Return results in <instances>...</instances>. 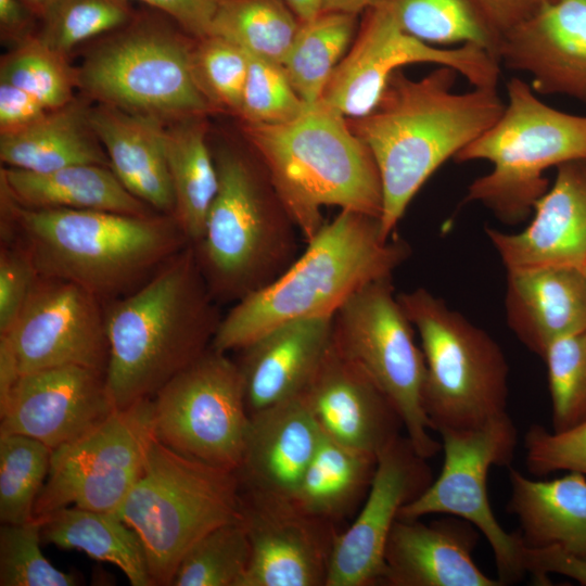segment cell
Wrapping results in <instances>:
<instances>
[{
    "instance_id": "b9f144b4",
    "label": "cell",
    "mask_w": 586,
    "mask_h": 586,
    "mask_svg": "<svg viewBox=\"0 0 586 586\" xmlns=\"http://www.w3.org/2000/svg\"><path fill=\"white\" fill-rule=\"evenodd\" d=\"M195 80L215 111L239 114L249 68V53L234 42L211 35L192 49Z\"/></svg>"
},
{
    "instance_id": "52a82bcc",
    "label": "cell",
    "mask_w": 586,
    "mask_h": 586,
    "mask_svg": "<svg viewBox=\"0 0 586 586\" xmlns=\"http://www.w3.org/2000/svg\"><path fill=\"white\" fill-rule=\"evenodd\" d=\"M507 94L499 118L454 160H484L493 165L470 183L464 202L481 203L501 221L514 225L533 213L549 189L546 169L586 161V116L545 104L517 77L508 81Z\"/></svg>"
},
{
    "instance_id": "5bb4252c",
    "label": "cell",
    "mask_w": 586,
    "mask_h": 586,
    "mask_svg": "<svg viewBox=\"0 0 586 586\" xmlns=\"http://www.w3.org/2000/svg\"><path fill=\"white\" fill-rule=\"evenodd\" d=\"M154 438L153 398H145L115 409L85 435L53 449L34 519L67 506L116 512Z\"/></svg>"
},
{
    "instance_id": "f35d334b",
    "label": "cell",
    "mask_w": 586,
    "mask_h": 586,
    "mask_svg": "<svg viewBox=\"0 0 586 586\" xmlns=\"http://www.w3.org/2000/svg\"><path fill=\"white\" fill-rule=\"evenodd\" d=\"M66 58L34 36L2 56L0 81L22 88L47 109L56 110L75 99L77 88V69Z\"/></svg>"
},
{
    "instance_id": "f1b7e54d",
    "label": "cell",
    "mask_w": 586,
    "mask_h": 586,
    "mask_svg": "<svg viewBox=\"0 0 586 586\" xmlns=\"http://www.w3.org/2000/svg\"><path fill=\"white\" fill-rule=\"evenodd\" d=\"M509 482L508 511L519 520L524 545L586 559V475L569 471L544 481L509 468Z\"/></svg>"
},
{
    "instance_id": "4dcf8cb0",
    "label": "cell",
    "mask_w": 586,
    "mask_h": 586,
    "mask_svg": "<svg viewBox=\"0 0 586 586\" xmlns=\"http://www.w3.org/2000/svg\"><path fill=\"white\" fill-rule=\"evenodd\" d=\"M37 520L43 543L84 551L95 560L109 562L132 586L153 585L139 535L116 512L67 506Z\"/></svg>"
},
{
    "instance_id": "9a60e30c",
    "label": "cell",
    "mask_w": 586,
    "mask_h": 586,
    "mask_svg": "<svg viewBox=\"0 0 586 586\" xmlns=\"http://www.w3.org/2000/svg\"><path fill=\"white\" fill-rule=\"evenodd\" d=\"M415 63L451 67L476 88H496L500 73L499 61L485 49L471 43L435 48L405 33L386 11L370 7L321 100L346 118H360L374 110L390 77Z\"/></svg>"
},
{
    "instance_id": "f546056e",
    "label": "cell",
    "mask_w": 586,
    "mask_h": 586,
    "mask_svg": "<svg viewBox=\"0 0 586 586\" xmlns=\"http://www.w3.org/2000/svg\"><path fill=\"white\" fill-rule=\"evenodd\" d=\"M5 167L47 173L73 165L110 167L107 154L89 122V106L74 99L27 128L0 135Z\"/></svg>"
},
{
    "instance_id": "d6a6232c",
    "label": "cell",
    "mask_w": 586,
    "mask_h": 586,
    "mask_svg": "<svg viewBox=\"0 0 586 586\" xmlns=\"http://www.w3.org/2000/svg\"><path fill=\"white\" fill-rule=\"evenodd\" d=\"M377 459L322 434L291 500L304 513L337 525L366 498Z\"/></svg>"
},
{
    "instance_id": "603a6c76",
    "label": "cell",
    "mask_w": 586,
    "mask_h": 586,
    "mask_svg": "<svg viewBox=\"0 0 586 586\" xmlns=\"http://www.w3.org/2000/svg\"><path fill=\"white\" fill-rule=\"evenodd\" d=\"M479 534L473 524L454 515L430 523L398 518L385 547L382 585L504 586L472 558Z\"/></svg>"
},
{
    "instance_id": "484cf974",
    "label": "cell",
    "mask_w": 586,
    "mask_h": 586,
    "mask_svg": "<svg viewBox=\"0 0 586 586\" xmlns=\"http://www.w3.org/2000/svg\"><path fill=\"white\" fill-rule=\"evenodd\" d=\"M505 308L511 331L543 358L553 342L586 329V272L573 267L509 271Z\"/></svg>"
},
{
    "instance_id": "11a10c76",
    "label": "cell",
    "mask_w": 586,
    "mask_h": 586,
    "mask_svg": "<svg viewBox=\"0 0 586 586\" xmlns=\"http://www.w3.org/2000/svg\"><path fill=\"white\" fill-rule=\"evenodd\" d=\"M300 22L310 21L321 13L320 0H283Z\"/></svg>"
},
{
    "instance_id": "ab89813d",
    "label": "cell",
    "mask_w": 586,
    "mask_h": 586,
    "mask_svg": "<svg viewBox=\"0 0 586 586\" xmlns=\"http://www.w3.org/2000/svg\"><path fill=\"white\" fill-rule=\"evenodd\" d=\"M128 0H56L36 37L67 56L78 44L128 25L137 15Z\"/></svg>"
},
{
    "instance_id": "8d00e7d4",
    "label": "cell",
    "mask_w": 586,
    "mask_h": 586,
    "mask_svg": "<svg viewBox=\"0 0 586 586\" xmlns=\"http://www.w3.org/2000/svg\"><path fill=\"white\" fill-rule=\"evenodd\" d=\"M251 544L243 518L206 533L184 555L170 585L241 586Z\"/></svg>"
},
{
    "instance_id": "f907efd6",
    "label": "cell",
    "mask_w": 586,
    "mask_h": 586,
    "mask_svg": "<svg viewBox=\"0 0 586 586\" xmlns=\"http://www.w3.org/2000/svg\"><path fill=\"white\" fill-rule=\"evenodd\" d=\"M491 28L500 36L551 0H471Z\"/></svg>"
},
{
    "instance_id": "ac0fdd59",
    "label": "cell",
    "mask_w": 586,
    "mask_h": 586,
    "mask_svg": "<svg viewBox=\"0 0 586 586\" xmlns=\"http://www.w3.org/2000/svg\"><path fill=\"white\" fill-rule=\"evenodd\" d=\"M251 559L241 586H326L337 526L291 499L241 491Z\"/></svg>"
},
{
    "instance_id": "6f0895ef",
    "label": "cell",
    "mask_w": 586,
    "mask_h": 586,
    "mask_svg": "<svg viewBox=\"0 0 586 586\" xmlns=\"http://www.w3.org/2000/svg\"><path fill=\"white\" fill-rule=\"evenodd\" d=\"M584 271L586 272V267H585Z\"/></svg>"
},
{
    "instance_id": "44dd1931",
    "label": "cell",
    "mask_w": 586,
    "mask_h": 586,
    "mask_svg": "<svg viewBox=\"0 0 586 586\" xmlns=\"http://www.w3.org/2000/svg\"><path fill=\"white\" fill-rule=\"evenodd\" d=\"M304 395L322 434L377 458L404 428L388 397L333 337Z\"/></svg>"
},
{
    "instance_id": "c3c4849f",
    "label": "cell",
    "mask_w": 586,
    "mask_h": 586,
    "mask_svg": "<svg viewBox=\"0 0 586 586\" xmlns=\"http://www.w3.org/2000/svg\"><path fill=\"white\" fill-rule=\"evenodd\" d=\"M130 1V0H128ZM169 16L191 38L212 35L219 0H137Z\"/></svg>"
},
{
    "instance_id": "74e56055",
    "label": "cell",
    "mask_w": 586,
    "mask_h": 586,
    "mask_svg": "<svg viewBox=\"0 0 586 586\" xmlns=\"http://www.w3.org/2000/svg\"><path fill=\"white\" fill-rule=\"evenodd\" d=\"M52 449L22 434H0V520L20 524L34 519L47 480Z\"/></svg>"
},
{
    "instance_id": "836d02e7",
    "label": "cell",
    "mask_w": 586,
    "mask_h": 586,
    "mask_svg": "<svg viewBox=\"0 0 586 586\" xmlns=\"http://www.w3.org/2000/svg\"><path fill=\"white\" fill-rule=\"evenodd\" d=\"M357 16L321 12L301 22L283 62L286 75L306 104L321 100L324 89L357 28Z\"/></svg>"
},
{
    "instance_id": "6da1fadb",
    "label": "cell",
    "mask_w": 586,
    "mask_h": 586,
    "mask_svg": "<svg viewBox=\"0 0 586 586\" xmlns=\"http://www.w3.org/2000/svg\"><path fill=\"white\" fill-rule=\"evenodd\" d=\"M457 74L440 66L415 80L398 69L373 111L347 118L379 169L380 222L386 237L431 175L486 131L505 109L496 88L454 92Z\"/></svg>"
},
{
    "instance_id": "8992f818",
    "label": "cell",
    "mask_w": 586,
    "mask_h": 586,
    "mask_svg": "<svg viewBox=\"0 0 586 586\" xmlns=\"http://www.w3.org/2000/svg\"><path fill=\"white\" fill-rule=\"evenodd\" d=\"M218 189L205 231L192 244L209 292L234 304L271 283L297 257L298 232L264 168L225 149L215 157Z\"/></svg>"
},
{
    "instance_id": "bcb514c9",
    "label": "cell",
    "mask_w": 586,
    "mask_h": 586,
    "mask_svg": "<svg viewBox=\"0 0 586 586\" xmlns=\"http://www.w3.org/2000/svg\"><path fill=\"white\" fill-rule=\"evenodd\" d=\"M38 277L28 254L18 244L1 240L0 334L17 319Z\"/></svg>"
},
{
    "instance_id": "9c48e42d",
    "label": "cell",
    "mask_w": 586,
    "mask_h": 586,
    "mask_svg": "<svg viewBox=\"0 0 586 586\" xmlns=\"http://www.w3.org/2000/svg\"><path fill=\"white\" fill-rule=\"evenodd\" d=\"M397 297L421 341L432 430H471L507 413L509 367L497 342L426 289Z\"/></svg>"
},
{
    "instance_id": "30bf717a",
    "label": "cell",
    "mask_w": 586,
    "mask_h": 586,
    "mask_svg": "<svg viewBox=\"0 0 586 586\" xmlns=\"http://www.w3.org/2000/svg\"><path fill=\"white\" fill-rule=\"evenodd\" d=\"M169 16L138 13L113 31L77 67V88L98 103L165 123L215 111L193 73L194 40Z\"/></svg>"
},
{
    "instance_id": "7dc6e473",
    "label": "cell",
    "mask_w": 586,
    "mask_h": 586,
    "mask_svg": "<svg viewBox=\"0 0 586 586\" xmlns=\"http://www.w3.org/2000/svg\"><path fill=\"white\" fill-rule=\"evenodd\" d=\"M523 565L538 585H549V574L568 576L586 586V559L574 557L557 547L524 546Z\"/></svg>"
},
{
    "instance_id": "cb8c5ba5",
    "label": "cell",
    "mask_w": 586,
    "mask_h": 586,
    "mask_svg": "<svg viewBox=\"0 0 586 586\" xmlns=\"http://www.w3.org/2000/svg\"><path fill=\"white\" fill-rule=\"evenodd\" d=\"M321 436L304 392L250 415L237 470L241 491L291 499Z\"/></svg>"
},
{
    "instance_id": "ba28073f",
    "label": "cell",
    "mask_w": 586,
    "mask_h": 586,
    "mask_svg": "<svg viewBox=\"0 0 586 586\" xmlns=\"http://www.w3.org/2000/svg\"><path fill=\"white\" fill-rule=\"evenodd\" d=\"M116 513L143 545L153 585H170L189 549L215 527L243 518L235 471L168 448L156 437Z\"/></svg>"
},
{
    "instance_id": "d4e9b609",
    "label": "cell",
    "mask_w": 586,
    "mask_h": 586,
    "mask_svg": "<svg viewBox=\"0 0 586 586\" xmlns=\"http://www.w3.org/2000/svg\"><path fill=\"white\" fill-rule=\"evenodd\" d=\"M333 337V317L282 323L241 349L235 361L249 415L302 394Z\"/></svg>"
},
{
    "instance_id": "db71d44e",
    "label": "cell",
    "mask_w": 586,
    "mask_h": 586,
    "mask_svg": "<svg viewBox=\"0 0 586 586\" xmlns=\"http://www.w3.org/2000/svg\"><path fill=\"white\" fill-rule=\"evenodd\" d=\"M373 0H320L321 12L358 15L371 7Z\"/></svg>"
},
{
    "instance_id": "4fadbf2b",
    "label": "cell",
    "mask_w": 586,
    "mask_h": 586,
    "mask_svg": "<svg viewBox=\"0 0 586 586\" xmlns=\"http://www.w3.org/2000/svg\"><path fill=\"white\" fill-rule=\"evenodd\" d=\"M440 434L444 451L441 473L400 509L398 518L421 519L441 513L470 522L487 539L501 584L520 582L526 574L525 545L519 533H508L499 524L487 494L491 467H509L513 459L518 443L515 424L505 413L480 428Z\"/></svg>"
},
{
    "instance_id": "816d5d0a",
    "label": "cell",
    "mask_w": 586,
    "mask_h": 586,
    "mask_svg": "<svg viewBox=\"0 0 586 586\" xmlns=\"http://www.w3.org/2000/svg\"><path fill=\"white\" fill-rule=\"evenodd\" d=\"M39 17L22 0H0V35L14 46L36 36Z\"/></svg>"
},
{
    "instance_id": "ffe728a7",
    "label": "cell",
    "mask_w": 586,
    "mask_h": 586,
    "mask_svg": "<svg viewBox=\"0 0 586 586\" xmlns=\"http://www.w3.org/2000/svg\"><path fill=\"white\" fill-rule=\"evenodd\" d=\"M497 58L526 72L533 89L586 105V0H551L505 31Z\"/></svg>"
},
{
    "instance_id": "5b68a950",
    "label": "cell",
    "mask_w": 586,
    "mask_h": 586,
    "mask_svg": "<svg viewBox=\"0 0 586 586\" xmlns=\"http://www.w3.org/2000/svg\"><path fill=\"white\" fill-rule=\"evenodd\" d=\"M243 133L304 240L326 224L323 206L380 218L379 169L347 118L322 100L281 124L243 123Z\"/></svg>"
},
{
    "instance_id": "83f0119b",
    "label": "cell",
    "mask_w": 586,
    "mask_h": 586,
    "mask_svg": "<svg viewBox=\"0 0 586 586\" xmlns=\"http://www.w3.org/2000/svg\"><path fill=\"white\" fill-rule=\"evenodd\" d=\"M0 184L1 193L26 208L161 214L132 195L109 166L73 165L47 173L3 167Z\"/></svg>"
},
{
    "instance_id": "ee69618b",
    "label": "cell",
    "mask_w": 586,
    "mask_h": 586,
    "mask_svg": "<svg viewBox=\"0 0 586 586\" xmlns=\"http://www.w3.org/2000/svg\"><path fill=\"white\" fill-rule=\"evenodd\" d=\"M306 106L282 64L249 53L247 75L238 114L243 123H286L300 116Z\"/></svg>"
},
{
    "instance_id": "e0dca14e",
    "label": "cell",
    "mask_w": 586,
    "mask_h": 586,
    "mask_svg": "<svg viewBox=\"0 0 586 586\" xmlns=\"http://www.w3.org/2000/svg\"><path fill=\"white\" fill-rule=\"evenodd\" d=\"M428 459L399 435L377 459L372 483L353 523L334 539L326 586L382 585L384 553L400 509L432 483Z\"/></svg>"
},
{
    "instance_id": "8fae6325",
    "label": "cell",
    "mask_w": 586,
    "mask_h": 586,
    "mask_svg": "<svg viewBox=\"0 0 586 586\" xmlns=\"http://www.w3.org/2000/svg\"><path fill=\"white\" fill-rule=\"evenodd\" d=\"M333 342L388 397L407 438L425 459L442 449L423 406L425 359L392 277L366 284L333 317Z\"/></svg>"
},
{
    "instance_id": "f5cc1de1",
    "label": "cell",
    "mask_w": 586,
    "mask_h": 586,
    "mask_svg": "<svg viewBox=\"0 0 586 586\" xmlns=\"http://www.w3.org/2000/svg\"><path fill=\"white\" fill-rule=\"evenodd\" d=\"M21 377L14 355L8 343L0 337V406H2Z\"/></svg>"
},
{
    "instance_id": "681fc988",
    "label": "cell",
    "mask_w": 586,
    "mask_h": 586,
    "mask_svg": "<svg viewBox=\"0 0 586 586\" xmlns=\"http://www.w3.org/2000/svg\"><path fill=\"white\" fill-rule=\"evenodd\" d=\"M50 111L29 92L0 81V135L21 131Z\"/></svg>"
},
{
    "instance_id": "1f68e13d",
    "label": "cell",
    "mask_w": 586,
    "mask_h": 586,
    "mask_svg": "<svg viewBox=\"0 0 586 586\" xmlns=\"http://www.w3.org/2000/svg\"><path fill=\"white\" fill-rule=\"evenodd\" d=\"M205 115L165 124L167 164L174 192L173 216L191 244L202 239L218 189V174L207 143Z\"/></svg>"
},
{
    "instance_id": "9f6ffc18",
    "label": "cell",
    "mask_w": 586,
    "mask_h": 586,
    "mask_svg": "<svg viewBox=\"0 0 586 586\" xmlns=\"http://www.w3.org/2000/svg\"><path fill=\"white\" fill-rule=\"evenodd\" d=\"M41 20L56 0H22Z\"/></svg>"
},
{
    "instance_id": "d6986e66",
    "label": "cell",
    "mask_w": 586,
    "mask_h": 586,
    "mask_svg": "<svg viewBox=\"0 0 586 586\" xmlns=\"http://www.w3.org/2000/svg\"><path fill=\"white\" fill-rule=\"evenodd\" d=\"M116 409L105 373L62 366L22 374L0 406V434H22L52 450L85 435Z\"/></svg>"
},
{
    "instance_id": "60d3db41",
    "label": "cell",
    "mask_w": 586,
    "mask_h": 586,
    "mask_svg": "<svg viewBox=\"0 0 586 586\" xmlns=\"http://www.w3.org/2000/svg\"><path fill=\"white\" fill-rule=\"evenodd\" d=\"M551 397L552 431L586 421V329L553 342L543 357Z\"/></svg>"
},
{
    "instance_id": "4316f807",
    "label": "cell",
    "mask_w": 586,
    "mask_h": 586,
    "mask_svg": "<svg viewBox=\"0 0 586 586\" xmlns=\"http://www.w3.org/2000/svg\"><path fill=\"white\" fill-rule=\"evenodd\" d=\"M89 122L123 186L157 213L173 215L166 123L102 103L89 106Z\"/></svg>"
},
{
    "instance_id": "2e32d148",
    "label": "cell",
    "mask_w": 586,
    "mask_h": 586,
    "mask_svg": "<svg viewBox=\"0 0 586 586\" xmlns=\"http://www.w3.org/2000/svg\"><path fill=\"white\" fill-rule=\"evenodd\" d=\"M0 337L21 375L62 366L106 371L104 303L72 282L38 277L17 319Z\"/></svg>"
},
{
    "instance_id": "f6af8a7d",
    "label": "cell",
    "mask_w": 586,
    "mask_h": 586,
    "mask_svg": "<svg viewBox=\"0 0 586 586\" xmlns=\"http://www.w3.org/2000/svg\"><path fill=\"white\" fill-rule=\"evenodd\" d=\"M524 448L526 468L534 475L561 470L586 475V421L561 432L533 424L525 433Z\"/></svg>"
},
{
    "instance_id": "d590c367",
    "label": "cell",
    "mask_w": 586,
    "mask_h": 586,
    "mask_svg": "<svg viewBox=\"0 0 586 586\" xmlns=\"http://www.w3.org/2000/svg\"><path fill=\"white\" fill-rule=\"evenodd\" d=\"M300 23L283 0H219L212 35L283 64Z\"/></svg>"
},
{
    "instance_id": "7402d4cb",
    "label": "cell",
    "mask_w": 586,
    "mask_h": 586,
    "mask_svg": "<svg viewBox=\"0 0 586 586\" xmlns=\"http://www.w3.org/2000/svg\"><path fill=\"white\" fill-rule=\"evenodd\" d=\"M528 226L518 233L485 232L507 272L586 267V161L557 166L551 188L536 202Z\"/></svg>"
},
{
    "instance_id": "277c9868",
    "label": "cell",
    "mask_w": 586,
    "mask_h": 586,
    "mask_svg": "<svg viewBox=\"0 0 586 586\" xmlns=\"http://www.w3.org/2000/svg\"><path fill=\"white\" fill-rule=\"evenodd\" d=\"M410 250L383 233L380 218L341 209L278 278L232 304L211 347L228 354L282 323L334 317L366 284L392 277Z\"/></svg>"
},
{
    "instance_id": "7a4b0ae2",
    "label": "cell",
    "mask_w": 586,
    "mask_h": 586,
    "mask_svg": "<svg viewBox=\"0 0 586 586\" xmlns=\"http://www.w3.org/2000/svg\"><path fill=\"white\" fill-rule=\"evenodd\" d=\"M1 240L18 244L39 277L75 283L104 304L137 290L191 244L173 215L33 209L3 193Z\"/></svg>"
},
{
    "instance_id": "3957f363",
    "label": "cell",
    "mask_w": 586,
    "mask_h": 586,
    "mask_svg": "<svg viewBox=\"0 0 586 586\" xmlns=\"http://www.w3.org/2000/svg\"><path fill=\"white\" fill-rule=\"evenodd\" d=\"M104 310L105 382L116 409L153 398L211 347L221 320L192 244Z\"/></svg>"
},
{
    "instance_id": "7c38bea8",
    "label": "cell",
    "mask_w": 586,
    "mask_h": 586,
    "mask_svg": "<svg viewBox=\"0 0 586 586\" xmlns=\"http://www.w3.org/2000/svg\"><path fill=\"white\" fill-rule=\"evenodd\" d=\"M249 421L239 367L212 347L153 397L156 440L226 470L237 472L241 464Z\"/></svg>"
},
{
    "instance_id": "e575fe53",
    "label": "cell",
    "mask_w": 586,
    "mask_h": 586,
    "mask_svg": "<svg viewBox=\"0 0 586 586\" xmlns=\"http://www.w3.org/2000/svg\"><path fill=\"white\" fill-rule=\"evenodd\" d=\"M407 34L429 44L471 43L497 60L499 37L471 0H373Z\"/></svg>"
},
{
    "instance_id": "7bdbcfd3",
    "label": "cell",
    "mask_w": 586,
    "mask_h": 586,
    "mask_svg": "<svg viewBox=\"0 0 586 586\" xmlns=\"http://www.w3.org/2000/svg\"><path fill=\"white\" fill-rule=\"evenodd\" d=\"M41 524L31 519L20 524H2L0 528L1 586H73L78 578L64 572L44 557L40 543Z\"/></svg>"
}]
</instances>
